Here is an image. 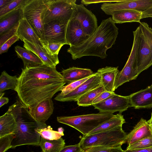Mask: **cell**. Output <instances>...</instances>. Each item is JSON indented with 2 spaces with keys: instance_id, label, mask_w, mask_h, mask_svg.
Returning a JSON list of instances; mask_svg holds the SVG:
<instances>
[{
  "instance_id": "11",
  "label": "cell",
  "mask_w": 152,
  "mask_h": 152,
  "mask_svg": "<svg viewBox=\"0 0 152 152\" xmlns=\"http://www.w3.org/2000/svg\"><path fill=\"white\" fill-rule=\"evenodd\" d=\"M101 84V76L99 73L97 72L74 90L65 95L58 94L54 99L62 102L77 101L84 94Z\"/></svg>"
},
{
  "instance_id": "38",
  "label": "cell",
  "mask_w": 152,
  "mask_h": 152,
  "mask_svg": "<svg viewBox=\"0 0 152 152\" xmlns=\"http://www.w3.org/2000/svg\"><path fill=\"white\" fill-rule=\"evenodd\" d=\"M19 39L18 36L15 35L6 42L0 46V54L7 52L10 46Z\"/></svg>"
},
{
  "instance_id": "2",
  "label": "cell",
  "mask_w": 152,
  "mask_h": 152,
  "mask_svg": "<svg viewBox=\"0 0 152 152\" xmlns=\"http://www.w3.org/2000/svg\"><path fill=\"white\" fill-rule=\"evenodd\" d=\"M118 29L111 17L103 20L96 31L81 44L71 46L67 52L75 60L84 56L106 58L107 50L115 44Z\"/></svg>"
},
{
  "instance_id": "37",
  "label": "cell",
  "mask_w": 152,
  "mask_h": 152,
  "mask_svg": "<svg viewBox=\"0 0 152 152\" xmlns=\"http://www.w3.org/2000/svg\"><path fill=\"white\" fill-rule=\"evenodd\" d=\"M85 152H124L121 146L115 147L97 146L90 148Z\"/></svg>"
},
{
  "instance_id": "32",
  "label": "cell",
  "mask_w": 152,
  "mask_h": 152,
  "mask_svg": "<svg viewBox=\"0 0 152 152\" xmlns=\"http://www.w3.org/2000/svg\"><path fill=\"white\" fill-rule=\"evenodd\" d=\"M152 146V135L128 146L126 149L134 150L146 148Z\"/></svg>"
},
{
  "instance_id": "27",
  "label": "cell",
  "mask_w": 152,
  "mask_h": 152,
  "mask_svg": "<svg viewBox=\"0 0 152 152\" xmlns=\"http://www.w3.org/2000/svg\"><path fill=\"white\" fill-rule=\"evenodd\" d=\"M125 123L123 115L121 113L117 114L112 118L93 130L87 135H91L109 130L118 126H122Z\"/></svg>"
},
{
  "instance_id": "33",
  "label": "cell",
  "mask_w": 152,
  "mask_h": 152,
  "mask_svg": "<svg viewBox=\"0 0 152 152\" xmlns=\"http://www.w3.org/2000/svg\"><path fill=\"white\" fill-rule=\"evenodd\" d=\"M28 0H12L7 6L0 10V17L17 8L23 7Z\"/></svg>"
},
{
  "instance_id": "46",
  "label": "cell",
  "mask_w": 152,
  "mask_h": 152,
  "mask_svg": "<svg viewBox=\"0 0 152 152\" xmlns=\"http://www.w3.org/2000/svg\"><path fill=\"white\" fill-rule=\"evenodd\" d=\"M9 99L6 97H2L0 98V107L8 103Z\"/></svg>"
},
{
  "instance_id": "45",
  "label": "cell",
  "mask_w": 152,
  "mask_h": 152,
  "mask_svg": "<svg viewBox=\"0 0 152 152\" xmlns=\"http://www.w3.org/2000/svg\"><path fill=\"white\" fill-rule=\"evenodd\" d=\"M12 1V0H0V10L7 6Z\"/></svg>"
},
{
  "instance_id": "28",
  "label": "cell",
  "mask_w": 152,
  "mask_h": 152,
  "mask_svg": "<svg viewBox=\"0 0 152 152\" xmlns=\"http://www.w3.org/2000/svg\"><path fill=\"white\" fill-rule=\"evenodd\" d=\"M65 144L64 140L62 138L51 140L41 137L39 146L43 152H59L65 146Z\"/></svg>"
},
{
  "instance_id": "21",
  "label": "cell",
  "mask_w": 152,
  "mask_h": 152,
  "mask_svg": "<svg viewBox=\"0 0 152 152\" xmlns=\"http://www.w3.org/2000/svg\"><path fill=\"white\" fill-rule=\"evenodd\" d=\"M118 67L106 66L97 70L101 76V84L106 91L114 92L115 80L119 72Z\"/></svg>"
},
{
  "instance_id": "41",
  "label": "cell",
  "mask_w": 152,
  "mask_h": 152,
  "mask_svg": "<svg viewBox=\"0 0 152 152\" xmlns=\"http://www.w3.org/2000/svg\"><path fill=\"white\" fill-rule=\"evenodd\" d=\"M114 92L105 91L100 94L93 102L92 104L100 102L111 96Z\"/></svg>"
},
{
  "instance_id": "8",
  "label": "cell",
  "mask_w": 152,
  "mask_h": 152,
  "mask_svg": "<svg viewBox=\"0 0 152 152\" xmlns=\"http://www.w3.org/2000/svg\"><path fill=\"white\" fill-rule=\"evenodd\" d=\"M76 0H50L44 17V23L58 21L68 22L75 9Z\"/></svg>"
},
{
  "instance_id": "25",
  "label": "cell",
  "mask_w": 152,
  "mask_h": 152,
  "mask_svg": "<svg viewBox=\"0 0 152 152\" xmlns=\"http://www.w3.org/2000/svg\"><path fill=\"white\" fill-rule=\"evenodd\" d=\"M15 49L18 57L22 60L24 68L35 67L44 64L37 56L26 48L17 45Z\"/></svg>"
},
{
  "instance_id": "16",
  "label": "cell",
  "mask_w": 152,
  "mask_h": 152,
  "mask_svg": "<svg viewBox=\"0 0 152 152\" xmlns=\"http://www.w3.org/2000/svg\"><path fill=\"white\" fill-rule=\"evenodd\" d=\"M137 64L139 74L152 65V51L142 32L140 29Z\"/></svg>"
},
{
  "instance_id": "17",
  "label": "cell",
  "mask_w": 152,
  "mask_h": 152,
  "mask_svg": "<svg viewBox=\"0 0 152 152\" xmlns=\"http://www.w3.org/2000/svg\"><path fill=\"white\" fill-rule=\"evenodd\" d=\"M152 135V130L150 125L146 120L141 118L133 129L127 134L126 142L128 146Z\"/></svg>"
},
{
  "instance_id": "23",
  "label": "cell",
  "mask_w": 152,
  "mask_h": 152,
  "mask_svg": "<svg viewBox=\"0 0 152 152\" xmlns=\"http://www.w3.org/2000/svg\"><path fill=\"white\" fill-rule=\"evenodd\" d=\"M22 7L16 9L0 17V35L20 22L23 18Z\"/></svg>"
},
{
  "instance_id": "39",
  "label": "cell",
  "mask_w": 152,
  "mask_h": 152,
  "mask_svg": "<svg viewBox=\"0 0 152 152\" xmlns=\"http://www.w3.org/2000/svg\"><path fill=\"white\" fill-rule=\"evenodd\" d=\"M59 152H85L81 148L79 143L74 145L64 146Z\"/></svg>"
},
{
  "instance_id": "12",
  "label": "cell",
  "mask_w": 152,
  "mask_h": 152,
  "mask_svg": "<svg viewBox=\"0 0 152 152\" xmlns=\"http://www.w3.org/2000/svg\"><path fill=\"white\" fill-rule=\"evenodd\" d=\"M71 18L79 21L84 31L89 36L93 34L98 27L95 15L82 4H76Z\"/></svg>"
},
{
  "instance_id": "35",
  "label": "cell",
  "mask_w": 152,
  "mask_h": 152,
  "mask_svg": "<svg viewBox=\"0 0 152 152\" xmlns=\"http://www.w3.org/2000/svg\"><path fill=\"white\" fill-rule=\"evenodd\" d=\"M91 76L80 80L73 82L64 86L61 90V92L58 94L60 95H65L69 93L87 80Z\"/></svg>"
},
{
  "instance_id": "43",
  "label": "cell",
  "mask_w": 152,
  "mask_h": 152,
  "mask_svg": "<svg viewBox=\"0 0 152 152\" xmlns=\"http://www.w3.org/2000/svg\"><path fill=\"white\" fill-rule=\"evenodd\" d=\"M148 18H152V6L142 12L141 19Z\"/></svg>"
},
{
  "instance_id": "1",
  "label": "cell",
  "mask_w": 152,
  "mask_h": 152,
  "mask_svg": "<svg viewBox=\"0 0 152 152\" xmlns=\"http://www.w3.org/2000/svg\"><path fill=\"white\" fill-rule=\"evenodd\" d=\"M66 84L56 67L43 64L22 69L15 91L24 105L32 108L45 100L52 99Z\"/></svg>"
},
{
  "instance_id": "13",
  "label": "cell",
  "mask_w": 152,
  "mask_h": 152,
  "mask_svg": "<svg viewBox=\"0 0 152 152\" xmlns=\"http://www.w3.org/2000/svg\"><path fill=\"white\" fill-rule=\"evenodd\" d=\"M68 23L54 21L45 24V37L48 44L60 43L67 45L66 34Z\"/></svg>"
},
{
  "instance_id": "48",
  "label": "cell",
  "mask_w": 152,
  "mask_h": 152,
  "mask_svg": "<svg viewBox=\"0 0 152 152\" xmlns=\"http://www.w3.org/2000/svg\"><path fill=\"white\" fill-rule=\"evenodd\" d=\"M148 122L150 125L152 124V112L151 114V118L148 121Z\"/></svg>"
},
{
  "instance_id": "44",
  "label": "cell",
  "mask_w": 152,
  "mask_h": 152,
  "mask_svg": "<svg viewBox=\"0 0 152 152\" xmlns=\"http://www.w3.org/2000/svg\"><path fill=\"white\" fill-rule=\"evenodd\" d=\"M124 152H152V146L142 149L130 150L126 149Z\"/></svg>"
},
{
  "instance_id": "26",
  "label": "cell",
  "mask_w": 152,
  "mask_h": 152,
  "mask_svg": "<svg viewBox=\"0 0 152 152\" xmlns=\"http://www.w3.org/2000/svg\"><path fill=\"white\" fill-rule=\"evenodd\" d=\"M17 126V123L12 113L7 111L0 117V137L13 133Z\"/></svg>"
},
{
  "instance_id": "29",
  "label": "cell",
  "mask_w": 152,
  "mask_h": 152,
  "mask_svg": "<svg viewBox=\"0 0 152 152\" xmlns=\"http://www.w3.org/2000/svg\"><path fill=\"white\" fill-rule=\"evenodd\" d=\"M106 91L101 84L98 87L93 89L80 98L77 101L79 106L88 107L92 105L93 101L101 93Z\"/></svg>"
},
{
  "instance_id": "10",
  "label": "cell",
  "mask_w": 152,
  "mask_h": 152,
  "mask_svg": "<svg viewBox=\"0 0 152 152\" xmlns=\"http://www.w3.org/2000/svg\"><path fill=\"white\" fill-rule=\"evenodd\" d=\"M152 6V0H122L114 3H104L101 10L106 14L112 15L114 12L124 10L144 11Z\"/></svg>"
},
{
  "instance_id": "49",
  "label": "cell",
  "mask_w": 152,
  "mask_h": 152,
  "mask_svg": "<svg viewBox=\"0 0 152 152\" xmlns=\"http://www.w3.org/2000/svg\"><path fill=\"white\" fill-rule=\"evenodd\" d=\"M4 94H5V93L4 92L3 93H0V98L2 97H3V96L4 95Z\"/></svg>"
},
{
  "instance_id": "47",
  "label": "cell",
  "mask_w": 152,
  "mask_h": 152,
  "mask_svg": "<svg viewBox=\"0 0 152 152\" xmlns=\"http://www.w3.org/2000/svg\"><path fill=\"white\" fill-rule=\"evenodd\" d=\"M58 132L63 136L64 135V134L63 133V132L64 131V129L62 127H59L58 129Z\"/></svg>"
},
{
  "instance_id": "20",
  "label": "cell",
  "mask_w": 152,
  "mask_h": 152,
  "mask_svg": "<svg viewBox=\"0 0 152 152\" xmlns=\"http://www.w3.org/2000/svg\"><path fill=\"white\" fill-rule=\"evenodd\" d=\"M23 41L25 48L37 56L44 64L50 66L56 67L59 63L58 55L49 54L41 47L36 46L25 40Z\"/></svg>"
},
{
  "instance_id": "18",
  "label": "cell",
  "mask_w": 152,
  "mask_h": 152,
  "mask_svg": "<svg viewBox=\"0 0 152 152\" xmlns=\"http://www.w3.org/2000/svg\"><path fill=\"white\" fill-rule=\"evenodd\" d=\"M32 117L37 121L45 123L52 114L54 107L51 99L45 100L34 107L28 108Z\"/></svg>"
},
{
  "instance_id": "42",
  "label": "cell",
  "mask_w": 152,
  "mask_h": 152,
  "mask_svg": "<svg viewBox=\"0 0 152 152\" xmlns=\"http://www.w3.org/2000/svg\"><path fill=\"white\" fill-rule=\"evenodd\" d=\"M119 0H82L81 1L82 4H84L86 6L89 4L93 3H96L101 2L104 3H112L118 2Z\"/></svg>"
},
{
  "instance_id": "50",
  "label": "cell",
  "mask_w": 152,
  "mask_h": 152,
  "mask_svg": "<svg viewBox=\"0 0 152 152\" xmlns=\"http://www.w3.org/2000/svg\"><path fill=\"white\" fill-rule=\"evenodd\" d=\"M151 126V129H152V124L151 125H150Z\"/></svg>"
},
{
  "instance_id": "15",
  "label": "cell",
  "mask_w": 152,
  "mask_h": 152,
  "mask_svg": "<svg viewBox=\"0 0 152 152\" xmlns=\"http://www.w3.org/2000/svg\"><path fill=\"white\" fill-rule=\"evenodd\" d=\"M89 37L84 31L79 21L71 18L68 23L66 29V39L67 45L70 47L78 46Z\"/></svg>"
},
{
  "instance_id": "19",
  "label": "cell",
  "mask_w": 152,
  "mask_h": 152,
  "mask_svg": "<svg viewBox=\"0 0 152 152\" xmlns=\"http://www.w3.org/2000/svg\"><path fill=\"white\" fill-rule=\"evenodd\" d=\"M129 96L132 107L135 109L152 107V84Z\"/></svg>"
},
{
  "instance_id": "24",
  "label": "cell",
  "mask_w": 152,
  "mask_h": 152,
  "mask_svg": "<svg viewBox=\"0 0 152 152\" xmlns=\"http://www.w3.org/2000/svg\"><path fill=\"white\" fill-rule=\"evenodd\" d=\"M142 12L134 10H124L115 12L112 15V19L115 23L126 22L140 23Z\"/></svg>"
},
{
  "instance_id": "30",
  "label": "cell",
  "mask_w": 152,
  "mask_h": 152,
  "mask_svg": "<svg viewBox=\"0 0 152 152\" xmlns=\"http://www.w3.org/2000/svg\"><path fill=\"white\" fill-rule=\"evenodd\" d=\"M18 81V77L16 75L11 76L4 71L1 72L0 77V93L10 89L15 91Z\"/></svg>"
},
{
  "instance_id": "31",
  "label": "cell",
  "mask_w": 152,
  "mask_h": 152,
  "mask_svg": "<svg viewBox=\"0 0 152 152\" xmlns=\"http://www.w3.org/2000/svg\"><path fill=\"white\" fill-rule=\"evenodd\" d=\"M36 131L40 135L41 137L49 140H57L63 136L58 131L53 130L50 126L37 129Z\"/></svg>"
},
{
  "instance_id": "34",
  "label": "cell",
  "mask_w": 152,
  "mask_h": 152,
  "mask_svg": "<svg viewBox=\"0 0 152 152\" xmlns=\"http://www.w3.org/2000/svg\"><path fill=\"white\" fill-rule=\"evenodd\" d=\"M14 134L12 133L0 137V152H5L12 148Z\"/></svg>"
},
{
  "instance_id": "5",
  "label": "cell",
  "mask_w": 152,
  "mask_h": 152,
  "mask_svg": "<svg viewBox=\"0 0 152 152\" xmlns=\"http://www.w3.org/2000/svg\"><path fill=\"white\" fill-rule=\"evenodd\" d=\"M113 113H100L70 116H58L57 121L69 126L87 135L99 125L115 116Z\"/></svg>"
},
{
  "instance_id": "7",
  "label": "cell",
  "mask_w": 152,
  "mask_h": 152,
  "mask_svg": "<svg viewBox=\"0 0 152 152\" xmlns=\"http://www.w3.org/2000/svg\"><path fill=\"white\" fill-rule=\"evenodd\" d=\"M133 33V42L131 50L124 67L117 75L115 83V90L124 83L136 79L139 75L137 64L140 35L139 26Z\"/></svg>"
},
{
  "instance_id": "40",
  "label": "cell",
  "mask_w": 152,
  "mask_h": 152,
  "mask_svg": "<svg viewBox=\"0 0 152 152\" xmlns=\"http://www.w3.org/2000/svg\"><path fill=\"white\" fill-rule=\"evenodd\" d=\"M50 51L52 55H58L62 47L64 45L60 43H50L48 44Z\"/></svg>"
},
{
  "instance_id": "9",
  "label": "cell",
  "mask_w": 152,
  "mask_h": 152,
  "mask_svg": "<svg viewBox=\"0 0 152 152\" xmlns=\"http://www.w3.org/2000/svg\"><path fill=\"white\" fill-rule=\"evenodd\" d=\"M92 106L100 113L113 114L117 112L121 113L132 107L129 96H122L114 92L103 101Z\"/></svg>"
},
{
  "instance_id": "4",
  "label": "cell",
  "mask_w": 152,
  "mask_h": 152,
  "mask_svg": "<svg viewBox=\"0 0 152 152\" xmlns=\"http://www.w3.org/2000/svg\"><path fill=\"white\" fill-rule=\"evenodd\" d=\"M127 134L121 126L102 132L83 136L79 143L81 148L84 151L97 146H121L126 142Z\"/></svg>"
},
{
  "instance_id": "6",
  "label": "cell",
  "mask_w": 152,
  "mask_h": 152,
  "mask_svg": "<svg viewBox=\"0 0 152 152\" xmlns=\"http://www.w3.org/2000/svg\"><path fill=\"white\" fill-rule=\"evenodd\" d=\"M50 0H28L22 7L26 19L39 38L48 46L44 36V17Z\"/></svg>"
},
{
  "instance_id": "14",
  "label": "cell",
  "mask_w": 152,
  "mask_h": 152,
  "mask_svg": "<svg viewBox=\"0 0 152 152\" xmlns=\"http://www.w3.org/2000/svg\"><path fill=\"white\" fill-rule=\"evenodd\" d=\"M16 35L22 41L25 40L41 47L48 53L52 55L50 51L48 46L39 38L27 20L24 18L22 19L19 23Z\"/></svg>"
},
{
  "instance_id": "36",
  "label": "cell",
  "mask_w": 152,
  "mask_h": 152,
  "mask_svg": "<svg viewBox=\"0 0 152 152\" xmlns=\"http://www.w3.org/2000/svg\"><path fill=\"white\" fill-rule=\"evenodd\" d=\"M19 23L0 35V46L8 40L17 35Z\"/></svg>"
},
{
  "instance_id": "3",
  "label": "cell",
  "mask_w": 152,
  "mask_h": 152,
  "mask_svg": "<svg viewBox=\"0 0 152 152\" xmlns=\"http://www.w3.org/2000/svg\"><path fill=\"white\" fill-rule=\"evenodd\" d=\"M13 113L17 123L12 142V148L21 145L39 146L40 135L36 129L48 126L45 123L36 120L30 113L28 107L20 101L17 100L8 109Z\"/></svg>"
},
{
  "instance_id": "51",
  "label": "cell",
  "mask_w": 152,
  "mask_h": 152,
  "mask_svg": "<svg viewBox=\"0 0 152 152\" xmlns=\"http://www.w3.org/2000/svg\"></svg>"
},
{
  "instance_id": "22",
  "label": "cell",
  "mask_w": 152,
  "mask_h": 152,
  "mask_svg": "<svg viewBox=\"0 0 152 152\" xmlns=\"http://www.w3.org/2000/svg\"><path fill=\"white\" fill-rule=\"evenodd\" d=\"M61 73L64 82L67 84L90 77L94 74L90 69L75 67L64 69Z\"/></svg>"
}]
</instances>
